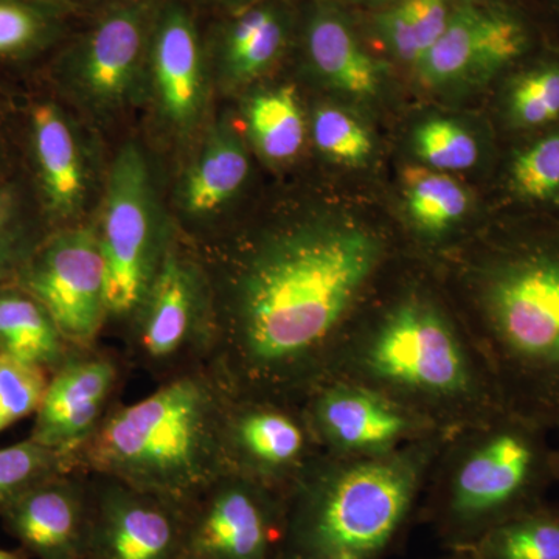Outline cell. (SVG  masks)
<instances>
[{"label":"cell","mask_w":559,"mask_h":559,"mask_svg":"<svg viewBox=\"0 0 559 559\" xmlns=\"http://www.w3.org/2000/svg\"><path fill=\"white\" fill-rule=\"evenodd\" d=\"M159 0H119L84 17L39 80L106 140L140 120Z\"/></svg>","instance_id":"52a82bcc"},{"label":"cell","mask_w":559,"mask_h":559,"mask_svg":"<svg viewBox=\"0 0 559 559\" xmlns=\"http://www.w3.org/2000/svg\"><path fill=\"white\" fill-rule=\"evenodd\" d=\"M94 226L106 270V331L120 334L178 231L167 173L139 134L124 135L112 148Z\"/></svg>","instance_id":"ba28073f"},{"label":"cell","mask_w":559,"mask_h":559,"mask_svg":"<svg viewBox=\"0 0 559 559\" xmlns=\"http://www.w3.org/2000/svg\"><path fill=\"white\" fill-rule=\"evenodd\" d=\"M202 39L216 100L241 97L274 70L288 50L293 16L282 0L201 14Z\"/></svg>","instance_id":"ffe728a7"},{"label":"cell","mask_w":559,"mask_h":559,"mask_svg":"<svg viewBox=\"0 0 559 559\" xmlns=\"http://www.w3.org/2000/svg\"><path fill=\"white\" fill-rule=\"evenodd\" d=\"M252 156L240 124L216 103L200 139L167 176L168 205L183 237L205 246L234 227L252 180Z\"/></svg>","instance_id":"7c38bea8"},{"label":"cell","mask_w":559,"mask_h":559,"mask_svg":"<svg viewBox=\"0 0 559 559\" xmlns=\"http://www.w3.org/2000/svg\"><path fill=\"white\" fill-rule=\"evenodd\" d=\"M17 167L16 98L0 92V183L13 178Z\"/></svg>","instance_id":"d590c367"},{"label":"cell","mask_w":559,"mask_h":559,"mask_svg":"<svg viewBox=\"0 0 559 559\" xmlns=\"http://www.w3.org/2000/svg\"><path fill=\"white\" fill-rule=\"evenodd\" d=\"M128 369L123 355L102 347L100 342L72 347L49 374L31 439L75 460L121 403Z\"/></svg>","instance_id":"e0dca14e"},{"label":"cell","mask_w":559,"mask_h":559,"mask_svg":"<svg viewBox=\"0 0 559 559\" xmlns=\"http://www.w3.org/2000/svg\"><path fill=\"white\" fill-rule=\"evenodd\" d=\"M312 145L320 156L344 167H362L373 153L370 132L355 116L336 105L316 106L308 120Z\"/></svg>","instance_id":"d6a6232c"},{"label":"cell","mask_w":559,"mask_h":559,"mask_svg":"<svg viewBox=\"0 0 559 559\" xmlns=\"http://www.w3.org/2000/svg\"><path fill=\"white\" fill-rule=\"evenodd\" d=\"M511 202L559 216V127L520 139L503 175Z\"/></svg>","instance_id":"4316f807"},{"label":"cell","mask_w":559,"mask_h":559,"mask_svg":"<svg viewBox=\"0 0 559 559\" xmlns=\"http://www.w3.org/2000/svg\"><path fill=\"white\" fill-rule=\"evenodd\" d=\"M468 333L503 407L559 432V221L522 231L476 278Z\"/></svg>","instance_id":"277c9868"},{"label":"cell","mask_w":559,"mask_h":559,"mask_svg":"<svg viewBox=\"0 0 559 559\" xmlns=\"http://www.w3.org/2000/svg\"><path fill=\"white\" fill-rule=\"evenodd\" d=\"M183 559H197V558H183Z\"/></svg>","instance_id":"b9f144b4"},{"label":"cell","mask_w":559,"mask_h":559,"mask_svg":"<svg viewBox=\"0 0 559 559\" xmlns=\"http://www.w3.org/2000/svg\"><path fill=\"white\" fill-rule=\"evenodd\" d=\"M305 60L330 90L353 98H373L381 90L377 61L359 46L347 22L330 7H312L304 27Z\"/></svg>","instance_id":"603a6c76"},{"label":"cell","mask_w":559,"mask_h":559,"mask_svg":"<svg viewBox=\"0 0 559 559\" xmlns=\"http://www.w3.org/2000/svg\"><path fill=\"white\" fill-rule=\"evenodd\" d=\"M183 558L278 559L285 492L219 474L182 503Z\"/></svg>","instance_id":"4fadbf2b"},{"label":"cell","mask_w":559,"mask_h":559,"mask_svg":"<svg viewBox=\"0 0 559 559\" xmlns=\"http://www.w3.org/2000/svg\"><path fill=\"white\" fill-rule=\"evenodd\" d=\"M31 557H28L27 554H25L24 550H16V551H11V550H3V549H0V559H28Z\"/></svg>","instance_id":"f35d334b"},{"label":"cell","mask_w":559,"mask_h":559,"mask_svg":"<svg viewBox=\"0 0 559 559\" xmlns=\"http://www.w3.org/2000/svg\"><path fill=\"white\" fill-rule=\"evenodd\" d=\"M448 436L378 455L322 452L285 492L278 559L389 558L419 514Z\"/></svg>","instance_id":"3957f363"},{"label":"cell","mask_w":559,"mask_h":559,"mask_svg":"<svg viewBox=\"0 0 559 559\" xmlns=\"http://www.w3.org/2000/svg\"><path fill=\"white\" fill-rule=\"evenodd\" d=\"M462 555L469 559H559V506L544 502L481 535Z\"/></svg>","instance_id":"83f0119b"},{"label":"cell","mask_w":559,"mask_h":559,"mask_svg":"<svg viewBox=\"0 0 559 559\" xmlns=\"http://www.w3.org/2000/svg\"><path fill=\"white\" fill-rule=\"evenodd\" d=\"M87 477V559H183L182 503L105 474Z\"/></svg>","instance_id":"ac0fdd59"},{"label":"cell","mask_w":559,"mask_h":559,"mask_svg":"<svg viewBox=\"0 0 559 559\" xmlns=\"http://www.w3.org/2000/svg\"><path fill=\"white\" fill-rule=\"evenodd\" d=\"M17 173L49 230L94 223L108 179L109 142L35 80L16 95Z\"/></svg>","instance_id":"9c48e42d"},{"label":"cell","mask_w":559,"mask_h":559,"mask_svg":"<svg viewBox=\"0 0 559 559\" xmlns=\"http://www.w3.org/2000/svg\"><path fill=\"white\" fill-rule=\"evenodd\" d=\"M216 103L200 11L186 0H159L139 135L167 176L200 139Z\"/></svg>","instance_id":"8fae6325"},{"label":"cell","mask_w":559,"mask_h":559,"mask_svg":"<svg viewBox=\"0 0 559 559\" xmlns=\"http://www.w3.org/2000/svg\"><path fill=\"white\" fill-rule=\"evenodd\" d=\"M532 50L525 22L509 10L462 7L418 62L419 79L433 90L479 86L520 66Z\"/></svg>","instance_id":"d6986e66"},{"label":"cell","mask_w":559,"mask_h":559,"mask_svg":"<svg viewBox=\"0 0 559 559\" xmlns=\"http://www.w3.org/2000/svg\"><path fill=\"white\" fill-rule=\"evenodd\" d=\"M326 378L374 390L447 433L503 409L468 330L425 290L356 320Z\"/></svg>","instance_id":"7a4b0ae2"},{"label":"cell","mask_w":559,"mask_h":559,"mask_svg":"<svg viewBox=\"0 0 559 559\" xmlns=\"http://www.w3.org/2000/svg\"><path fill=\"white\" fill-rule=\"evenodd\" d=\"M120 337L130 369L157 384L209 367L215 348L212 286L200 249L179 230Z\"/></svg>","instance_id":"30bf717a"},{"label":"cell","mask_w":559,"mask_h":559,"mask_svg":"<svg viewBox=\"0 0 559 559\" xmlns=\"http://www.w3.org/2000/svg\"><path fill=\"white\" fill-rule=\"evenodd\" d=\"M49 234L20 173L0 183V286L17 282Z\"/></svg>","instance_id":"f546056e"},{"label":"cell","mask_w":559,"mask_h":559,"mask_svg":"<svg viewBox=\"0 0 559 559\" xmlns=\"http://www.w3.org/2000/svg\"><path fill=\"white\" fill-rule=\"evenodd\" d=\"M76 469L75 460L27 440L0 450V513L40 481Z\"/></svg>","instance_id":"1f68e13d"},{"label":"cell","mask_w":559,"mask_h":559,"mask_svg":"<svg viewBox=\"0 0 559 559\" xmlns=\"http://www.w3.org/2000/svg\"><path fill=\"white\" fill-rule=\"evenodd\" d=\"M300 406L320 450L340 457L385 454L447 433L388 396L340 378L319 382Z\"/></svg>","instance_id":"2e32d148"},{"label":"cell","mask_w":559,"mask_h":559,"mask_svg":"<svg viewBox=\"0 0 559 559\" xmlns=\"http://www.w3.org/2000/svg\"><path fill=\"white\" fill-rule=\"evenodd\" d=\"M55 2L68 7L76 17L84 20V17H90L92 14L105 10L106 7L119 2V0H55Z\"/></svg>","instance_id":"74e56055"},{"label":"cell","mask_w":559,"mask_h":559,"mask_svg":"<svg viewBox=\"0 0 559 559\" xmlns=\"http://www.w3.org/2000/svg\"><path fill=\"white\" fill-rule=\"evenodd\" d=\"M212 286L209 367L235 396L300 403L325 380L385 261L377 231L304 212L198 246Z\"/></svg>","instance_id":"6da1fadb"},{"label":"cell","mask_w":559,"mask_h":559,"mask_svg":"<svg viewBox=\"0 0 559 559\" xmlns=\"http://www.w3.org/2000/svg\"><path fill=\"white\" fill-rule=\"evenodd\" d=\"M2 527L36 559H87L91 489L87 473L66 471L40 481L0 513Z\"/></svg>","instance_id":"44dd1931"},{"label":"cell","mask_w":559,"mask_h":559,"mask_svg":"<svg viewBox=\"0 0 559 559\" xmlns=\"http://www.w3.org/2000/svg\"><path fill=\"white\" fill-rule=\"evenodd\" d=\"M229 399L210 367L160 382L139 403L110 412L76 452V469L183 503L227 471L223 425Z\"/></svg>","instance_id":"5b68a950"},{"label":"cell","mask_w":559,"mask_h":559,"mask_svg":"<svg viewBox=\"0 0 559 559\" xmlns=\"http://www.w3.org/2000/svg\"><path fill=\"white\" fill-rule=\"evenodd\" d=\"M240 98L242 134L253 156L272 168L299 159L310 135L299 91L293 84L257 86Z\"/></svg>","instance_id":"cb8c5ba5"},{"label":"cell","mask_w":559,"mask_h":559,"mask_svg":"<svg viewBox=\"0 0 559 559\" xmlns=\"http://www.w3.org/2000/svg\"><path fill=\"white\" fill-rule=\"evenodd\" d=\"M226 469L286 492L322 454L300 403L235 396L223 425Z\"/></svg>","instance_id":"9a60e30c"},{"label":"cell","mask_w":559,"mask_h":559,"mask_svg":"<svg viewBox=\"0 0 559 559\" xmlns=\"http://www.w3.org/2000/svg\"><path fill=\"white\" fill-rule=\"evenodd\" d=\"M16 285L46 307L73 347L98 344L106 331V270L94 223L51 230Z\"/></svg>","instance_id":"5bb4252c"},{"label":"cell","mask_w":559,"mask_h":559,"mask_svg":"<svg viewBox=\"0 0 559 559\" xmlns=\"http://www.w3.org/2000/svg\"><path fill=\"white\" fill-rule=\"evenodd\" d=\"M414 150L426 167L437 171H463L479 162L477 139L457 121L433 117L414 132Z\"/></svg>","instance_id":"836d02e7"},{"label":"cell","mask_w":559,"mask_h":559,"mask_svg":"<svg viewBox=\"0 0 559 559\" xmlns=\"http://www.w3.org/2000/svg\"><path fill=\"white\" fill-rule=\"evenodd\" d=\"M80 21L55 0H0V92L14 97L38 80Z\"/></svg>","instance_id":"7402d4cb"},{"label":"cell","mask_w":559,"mask_h":559,"mask_svg":"<svg viewBox=\"0 0 559 559\" xmlns=\"http://www.w3.org/2000/svg\"><path fill=\"white\" fill-rule=\"evenodd\" d=\"M201 14L224 13V11L241 9L257 0H186Z\"/></svg>","instance_id":"8d00e7d4"},{"label":"cell","mask_w":559,"mask_h":559,"mask_svg":"<svg viewBox=\"0 0 559 559\" xmlns=\"http://www.w3.org/2000/svg\"><path fill=\"white\" fill-rule=\"evenodd\" d=\"M549 433L503 407L448 436L419 514L450 554L468 550L489 528L546 500L558 480Z\"/></svg>","instance_id":"8992f818"},{"label":"cell","mask_w":559,"mask_h":559,"mask_svg":"<svg viewBox=\"0 0 559 559\" xmlns=\"http://www.w3.org/2000/svg\"><path fill=\"white\" fill-rule=\"evenodd\" d=\"M450 17L447 0H404L378 17V28L393 55L417 68L447 31Z\"/></svg>","instance_id":"4dcf8cb0"},{"label":"cell","mask_w":559,"mask_h":559,"mask_svg":"<svg viewBox=\"0 0 559 559\" xmlns=\"http://www.w3.org/2000/svg\"><path fill=\"white\" fill-rule=\"evenodd\" d=\"M403 194L412 226L430 240L459 226L469 210V194L451 175L412 165L403 173Z\"/></svg>","instance_id":"f1b7e54d"},{"label":"cell","mask_w":559,"mask_h":559,"mask_svg":"<svg viewBox=\"0 0 559 559\" xmlns=\"http://www.w3.org/2000/svg\"><path fill=\"white\" fill-rule=\"evenodd\" d=\"M500 114L520 139L559 127V58L516 66L503 83Z\"/></svg>","instance_id":"484cf974"},{"label":"cell","mask_w":559,"mask_h":559,"mask_svg":"<svg viewBox=\"0 0 559 559\" xmlns=\"http://www.w3.org/2000/svg\"><path fill=\"white\" fill-rule=\"evenodd\" d=\"M441 559H469V558L465 557V555H462V554H451L450 557L441 558Z\"/></svg>","instance_id":"ab89813d"},{"label":"cell","mask_w":559,"mask_h":559,"mask_svg":"<svg viewBox=\"0 0 559 559\" xmlns=\"http://www.w3.org/2000/svg\"><path fill=\"white\" fill-rule=\"evenodd\" d=\"M73 345L49 311L20 285L0 286V353L53 373Z\"/></svg>","instance_id":"d4e9b609"},{"label":"cell","mask_w":559,"mask_h":559,"mask_svg":"<svg viewBox=\"0 0 559 559\" xmlns=\"http://www.w3.org/2000/svg\"><path fill=\"white\" fill-rule=\"evenodd\" d=\"M557 452H558V480H559V444L557 447Z\"/></svg>","instance_id":"60d3db41"},{"label":"cell","mask_w":559,"mask_h":559,"mask_svg":"<svg viewBox=\"0 0 559 559\" xmlns=\"http://www.w3.org/2000/svg\"><path fill=\"white\" fill-rule=\"evenodd\" d=\"M49 373L0 353V432L38 412Z\"/></svg>","instance_id":"e575fe53"}]
</instances>
